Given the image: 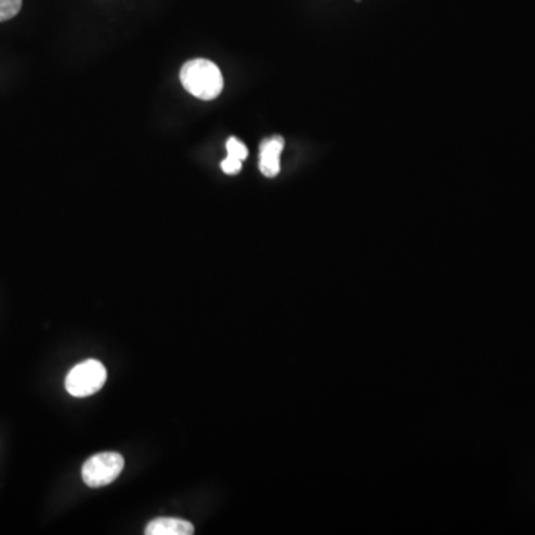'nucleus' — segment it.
<instances>
[{"label": "nucleus", "mask_w": 535, "mask_h": 535, "mask_svg": "<svg viewBox=\"0 0 535 535\" xmlns=\"http://www.w3.org/2000/svg\"><path fill=\"white\" fill-rule=\"evenodd\" d=\"M183 87L201 100H213L222 93L223 76L219 67L210 60L197 58L188 61L180 72Z\"/></svg>", "instance_id": "obj_1"}, {"label": "nucleus", "mask_w": 535, "mask_h": 535, "mask_svg": "<svg viewBox=\"0 0 535 535\" xmlns=\"http://www.w3.org/2000/svg\"><path fill=\"white\" fill-rule=\"evenodd\" d=\"M107 372L99 360L79 363L66 378V390L73 397H88L102 390Z\"/></svg>", "instance_id": "obj_2"}, {"label": "nucleus", "mask_w": 535, "mask_h": 535, "mask_svg": "<svg viewBox=\"0 0 535 535\" xmlns=\"http://www.w3.org/2000/svg\"><path fill=\"white\" fill-rule=\"evenodd\" d=\"M124 469V458L118 452L94 455L82 467V479L91 488L109 485L118 479Z\"/></svg>", "instance_id": "obj_3"}, {"label": "nucleus", "mask_w": 535, "mask_h": 535, "mask_svg": "<svg viewBox=\"0 0 535 535\" xmlns=\"http://www.w3.org/2000/svg\"><path fill=\"white\" fill-rule=\"evenodd\" d=\"M284 149L283 137L274 136L261 145V171L264 176L275 177L280 173V155Z\"/></svg>", "instance_id": "obj_4"}, {"label": "nucleus", "mask_w": 535, "mask_h": 535, "mask_svg": "<svg viewBox=\"0 0 535 535\" xmlns=\"http://www.w3.org/2000/svg\"><path fill=\"white\" fill-rule=\"evenodd\" d=\"M146 535H192L194 525L191 522L177 518H158L149 522L145 530Z\"/></svg>", "instance_id": "obj_5"}, {"label": "nucleus", "mask_w": 535, "mask_h": 535, "mask_svg": "<svg viewBox=\"0 0 535 535\" xmlns=\"http://www.w3.org/2000/svg\"><path fill=\"white\" fill-rule=\"evenodd\" d=\"M23 0H0V23L11 20L20 12Z\"/></svg>", "instance_id": "obj_6"}, {"label": "nucleus", "mask_w": 535, "mask_h": 535, "mask_svg": "<svg viewBox=\"0 0 535 535\" xmlns=\"http://www.w3.org/2000/svg\"><path fill=\"white\" fill-rule=\"evenodd\" d=\"M226 151H228L229 157L237 158V160L240 161L246 160L247 155H249L246 145H244L243 142H240V140L235 139V137H231V139L228 140V143H226Z\"/></svg>", "instance_id": "obj_7"}, {"label": "nucleus", "mask_w": 535, "mask_h": 535, "mask_svg": "<svg viewBox=\"0 0 535 535\" xmlns=\"http://www.w3.org/2000/svg\"><path fill=\"white\" fill-rule=\"evenodd\" d=\"M241 162L240 160H237V158L229 157L226 158V160L222 161V170L225 171L226 174H231V176H234V174L240 173L241 170Z\"/></svg>", "instance_id": "obj_8"}]
</instances>
